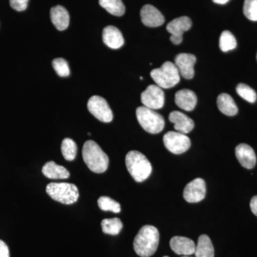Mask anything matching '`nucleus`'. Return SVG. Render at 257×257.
<instances>
[{"label": "nucleus", "mask_w": 257, "mask_h": 257, "mask_svg": "<svg viewBox=\"0 0 257 257\" xmlns=\"http://www.w3.org/2000/svg\"><path fill=\"white\" fill-rule=\"evenodd\" d=\"M160 242V233L155 226L145 225L134 240V249L141 257H150L156 252Z\"/></svg>", "instance_id": "1"}, {"label": "nucleus", "mask_w": 257, "mask_h": 257, "mask_svg": "<svg viewBox=\"0 0 257 257\" xmlns=\"http://www.w3.org/2000/svg\"><path fill=\"white\" fill-rule=\"evenodd\" d=\"M82 157L88 168L94 173H104L109 167V157L92 140H88L84 144Z\"/></svg>", "instance_id": "2"}, {"label": "nucleus", "mask_w": 257, "mask_h": 257, "mask_svg": "<svg viewBox=\"0 0 257 257\" xmlns=\"http://www.w3.org/2000/svg\"><path fill=\"white\" fill-rule=\"evenodd\" d=\"M125 163L128 173L137 182H144L151 175V163L141 152H128L125 157Z\"/></svg>", "instance_id": "3"}, {"label": "nucleus", "mask_w": 257, "mask_h": 257, "mask_svg": "<svg viewBox=\"0 0 257 257\" xmlns=\"http://www.w3.org/2000/svg\"><path fill=\"white\" fill-rule=\"evenodd\" d=\"M46 192L54 200L64 204H74L79 197L77 186L67 182H52L47 186Z\"/></svg>", "instance_id": "4"}, {"label": "nucleus", "mask_w": 257, "mask_h": 257, "mask_svg": "<svg viewBox=\"0 0 257 257\" xmlns=\"http://www.w3.org/2000/svg\"><path fill=\"white\" fill-rule=\"evenodd\" d=\"M150 74L157 85L162 89L175 87L180 81L178 69L173 62H165L160 68L153 69Z\"/></svg>", "instance_id": "5"}, {"label": "nucleus", "mask_w": 257, "mask_h": 257, "mask_svg": "<svg viewBox=\"0 0 257 257\" xmlns=\"http://www.w3.org/2000/svg\"><path fill=\"white\" fill-rule=\"evenodd\" d=\"M137 119L142 127L150 134H158L165 128V119L162 115L146 106H139L136 110Z\"/></svg>", "instance_id": "6"}, {"label": "nucleus", "mask_w": 257, "mask_h": 257, "mask_svg": "<svg viewBox=\"0 0 257 257\" xmlns=\"http://www.w3.org/2000/svg\"><path fill=\"white\" fill-rule=\"evenodd\" d=\"M88 110L99 121L104 123L111 122L113 112L107 101L100 96H92L87 103Z\"/></svg>", "instance_id": "7"}, {"label": "nucleus", "mask_w": 257, "mask_h": 257, "mask_svg": "<svg viewBox=\"0 0 257 257\" xmlns=\"http://www.w3.org/2000/svg\"><path fill=\"white\" fill-rule=\"evenodd\" d=\"M164 144L167 150L175 155L184 153L190 148V139L184 134L178 132H168L163 138Z\"/></svg>", "instance_id": "8"}, {"label": "nucleus", "mask_w": 257, "mask_h": 257, "mask_svg": "<svg viewBox=\"0 0 257 257\" xmlns=\"http://www.w3.org/2000/svg\"><path fill=\"white\" fill-rule=\"evenodd\" d=\"M165 99L164 91L157 84H151L142 93L141 100L143 106L154 110L163 107Z\"/></svg>", "instance_id": "9"}, {"label": "nucleus", "mask_w": 257, "mask_h": 257, "mask_svg": "<svg viewBox=\"0 0 257 257\" xmlns=\"http://www.w3.org/2000/svg\"><path fill=\"white\" fill-rule=\"evenodd\" d=\"M192 26V20L189 17L176 18L167 25V30L171 34L170 40L174 45H180L183 40V34Z\"/></svg>", "instance_id": "10"}, {"label": "nucleus", "mask_w": 257, "mask_h": 257, "mask_svg": "<svg viewBox=\"0 0 257 257\" xmlns=\"http://www.w3.org/2000/svg\"><path fill=\"white\" fill-rule=\"evenodd\" d=\"M207 192L205 181L197 178L187 184L184 188V199L189 203H197L204 199Z\"/></svg>", "instance_id": "11"}, {"label": "nucleus", "mask_w": 257, "mask_h": 257, "mask_svg": "<svg viewBox=\"0 0 257 257\" xmlns=\"http://www.w3.org/2000/svg\"><path fill=\"white\" fill-rule=\"evenodd\" d=\"M197 58L195 55L188 53H181L176 56L175 64L178 69L179 74L186 79H191L194 76V64Z\"/></svg>", "instance_id": "12"}, {"label": "nucleus", "mask_w": 257, "mask_h": 257, "mask_svg": "<svg viewBox=\"0 0 257 257\" xmlns=\"http://www.w3.org/2000/svg\"><path fill=\"white\" fill-rule=\"evenodd\" d=\"M142 22L149 28H157L165 23V17L155 7L146 5L140 12Z\"/></svg>", "instance_id": "13"}, {"label": "nucleus", "mask_w": 257, "mask_h": 257, "mask_svg": "<svg viewBox=\"0 0 257 257\" xmlns=\"http://www.w3.org/2000/svg\"><path fill=\"white\" fill-rule=\"evenodd\" d=\"M236 158L241 166L244 168L251 170L256 163V157L255 152L249 145L246 144H240L235 149Z\"/></svg>", "instance_id": "14"}, {"label": "nucleus", "mask_w": 257, "mask_h": 257, "mask_svg": "<svg viewBox=\"0 0 257 257\" xmlns=\"http://www.w3.org/2000/svg\"><path fill=\"white\" fill-rule=\"evenodd\" d=\"M170 247L177 254L189 256L195 252L196 245L194 241L189 238L176 236L170 240Z\"/></svg>", "instance_id": "15"}, {"label": "nucleus", "mask_w": 257, "mask_h": 257, "mask_svg": "<svg viewBox=\"0 0 257 257\" xmlns=\"http://www.w3.org/2000/svg\"><path fill=\"white\" fill-rule=\"evenodd\" d=\"M169 119L175 124L174 127L176 131L184 135L190 133L194 127V121L181 111H172L169 116Z\"/></svg>", "instance_id": "16"}, {"label": "nucleus", "mask_w": 257, "mask_h": 257, "mask_svg": "<svg viewBox=\"0 0 257 257\" xmlns=\"http://www.w3.org/2000/svg\"><path fill=\"white\" fill-rule=\"evenodd\" d=\"M102 39L106 46L113 50L119 49L124 43L122 34L114 26H107L104 29Z\"/></svg>", "instance_id": "17"}, {"label": "nucleus", "mask_w": 257, "mask_h": 257, "mask_svg": "<svg viewBox=\"0 0 257 257\" xmlns=\"http://www.w3.org/2000/svg\"><path fill=\"white\" fill-rule=\"evenodd\" d=\"M175 103L184 110L192 111L197 105V95L190 89H181L176 93Z\"/></svg>", "instance_id": "18"}, {"label": "nucleus", "mask_w": 257, "mask_h": 257, "mask_svg": "<svg viewBox=\"0 0 257 257\" xmlns=\"http://www.w3.org/2000/svg\"><path fill=\"white\" fill-rule=\"evenodd\" d=\"M50 18L56 28L60 31H63L68 28L69 15L64 7L57 5L50 10Z\"/></svg>", "instance_id": "19"}, {"label": "nucleus", "mask_w": 257, "mask_h": 257, "mask_svg": "<svg viewBox=\"0 0 257 257\" xmlns=\"http://www.w3.org/2000/svg\"><path fill=\"white\" fill-rule=\"evenodd\" d=\"M42 173L51 179H65L69 178V172L63 166L57 165L55 162H47L42 167Z\"/></svg>", "instance_id": "20"}, {"label": "nucleus", "mask_w": 257, "mask_h": 257, "mask_svg": "<svg viewBox=\"0 0 257 257\" xmlns=\"http://www.w3.org/2000/svg\"><path fill=\"white\" fill-rule=\"evenodd\" d=\"M218 108L219 111L226 116H234L238 113V107L233 98L229 94L222 93L217 97Z\"/></svg>", "instance_id": "21"}, {"label": "nucleus", "mask_w": 257, "mask_h": 257, "mask_svg": "<svg viewBox=\"0 0 257 257\" xmlns=\"http://www.w3.org/2000/svg\"><path fill=\"white\" fill-rule=\"evenodd\" d=\"M194 253L196 257H214V246L207 235L199 236Z\"/></svg>", "instance_id": "22"}, {"label": "nucleus", "mask_w": 257, "mask_h": 257, "mask_svg": "<svg viewBox=\"0 0 257 257\" xmlns=\"http://www.w3.org/2000/svg\"><path fill=\"white\" fill-rule=\"evenodd\" d=\"M99 3L109 14L116 17L124 14L125 6L121 0H99Z\"/></svg>", "instance_id": "23"}, {"label": "nucleus", "mask_w": 257, "mask_h": 257, "mask_svg": "<svg viewBox=\"0 0 257 257\" xmlns=\"http://www.w3.org/2000/svg\"><path fill=\"white\" fill-rule=\"evenodd\" d=\"M101 229L104 234L109 235L119 234L123 228V224L119 218L103 219L101 223Z\"/></svg>", "instance_id": "24"}, {"label": "nucleus", "mask_w": 257, "mask_h": 257, "mask_svg": "<svg viewBox=\"0 0 257 257\" xmlns=\"http://www.w3.org/2000/svg\"><path fill=\"white\" fill-rule=\"evenodd\" d=\"M237 45L236 38L231 32L225 30L221 34L220 38H219V47L222 52H229L234 50Z\"/></svg>", "instance_id": "25"}, {"label": "nucleus", "mask_w": 257, "mask_h": 257, "mask_svg": "<svg viewBox=\"0 0 257 257\" xmlns=\"http://www.w3.org/2000/svg\"><path fill=\"white\" fill-rule=\"evenodd\" d=\"M62 155L67 161H72L75 159L77 153V147L72 139L65 138L62 141L61 146Z\"/></svg>", "instance_id": "26"}, {"label": "nucleus", "mask_w": 257, "mask_h": 257, "mask_svg": "<svg viewBox=\"0 0 257 257\" xmlns=\"http://www.w3.org/2000/svg\"><path fill=\"white\" fill-rule=\"evenodd\" d=\"M97 204L99 209L102 211H112L114 213H119L121 211V205L119 203L109 197H99Z\"/></svg>", "instance_id": "27"}, {"label": "nucleus", "mask_w": 257, "mask_h": 257, "mask_svg": "<svg viewBox=\"0 0 257 257\" xmlns=\"http://www.w3.org/2000/svg\"><path fill=\"white\" fill-rule=\"evenodd\" d=\"M236 92L241 98L244 100L248 101L250 103H254L256 101L257 95L256 93L247 84L240 83L236 86Z\"/></svg>", "instance_id": "28"}, {"label": "nucleus", "mask_w": 257, "mask_h": 257, "mask_svg": "<svg viewBox=\"0 0 257 257\" xmlns=\"http://www.w3.org/2000/svg\"><path fill=\"white\" fill-rule=\"evenodd\" d=\"M243 14L251 21H257V0H245Z\"/></svg>", "instance_id": "29"}, {"label": "nucleus", "mask_w": 257, "mask_h": 257, "mask_svg": "<svg viewBox=\"0 0 257 257\" xmlns=\"http://www.w3.org/2000/svg\"><path fill=\"white\" fill-rule=\"evenodd\" d=\"M52 66L55 72L60 77H68L70 74L68 63L63 58H57L52 61Z\"/></svg>", "instance_id": "30"}, {"label": "nucleus", "mask_w": 257, "mask_h": 257, "mask_svg": "<svg viewBox=\"0 0 257 257\" xmlns=\"http://www.w3.org/2000/svg\"><path fill=\"white\" fill-rule=\"evenodd\" d=\"M29 0H10V5L15 10L24 11L28 8Z\"/></svg>", "instance_id": "31"}, {"label": "nucleus", "mask_w": 257, "mask_h": 257, "mask_svg": "<svg viewBox=\"0 0 257 257\" xmlns=\"http://www.w3.org/2000/svg\"><path fill=\"white\" fill-rule=\"evenodd\" d=\"M0 257H10L9 248L2 240H0Z\"/></svg>", "instance_id": "32"}, {"label": "nucleus", "mask_w": 257, "mask_h": 257, "mask_svg": "<svg viewBox=\"0 0 257 257\" xmlns=\"http://www.w3.org/2000/svg\"><path fill=\"white\" fill-rule=\"evenodd\" d=\"M250 208L253 214L257 216V196H254L250 202Z\"/></svg>", "instance_id": "33"}, {"label": "nucleus", "mask_w": 257, "mask_h": 257, "mask_svg": "<svg viewBox=\"0 0 257 257\" xmlns=\"http://www.w3.org/2000/svg\"><path fill=\"white\" fill-rule=\"evenodd\" d=\"M230 0H213L214 3L219 5H225L228 3Z\"/></svg>", "instance_id": "34"}, {"label": "nucleus", "mask_w": 257, "mask_h": 257, "mask_svg": "<svg viewBox=\"0 0 257 257\" xmlns=\"http://www.w3.org/2000/svg\"><path fill=\"white\" fill-rule=\"evenodd\" d=\"M182 257H189L188 256H182Z\"/></svg>", "instance_id": "35"}, {"label": "nucleus", "mask_w": 257, "mask_h": 257, "mask_svg": "<svg viewBox=\"0 0 257 257\" xmlns=\"http://www.w3.org/2000/svg\"><path fill=\"white\" fill-rule=\"evenodd\" d=\"M163 257H169V256H163Z\"/></svg>", "instance_id": "36"}, {"label": "nucleus", "mask_w": 257, "mask_h": 257, "mask_svg": "<svg viewBox=\"0 0 257 257\" xmlns=\"http://www.w3.org/2000/svg\"><path fill=\"white\" fill-rule=\"evenodd\" d=\"M256 59H257V55H256Z\"/></svg>", "instance_id": "37"}]
</instances>
